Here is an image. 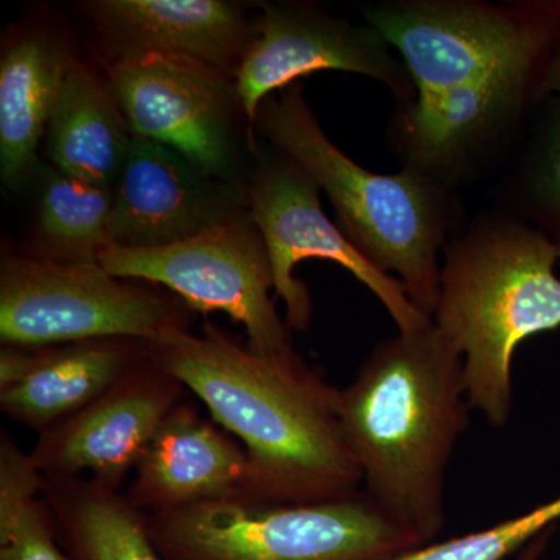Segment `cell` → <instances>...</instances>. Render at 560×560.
Segmentation results:
<instances>
[{
	"mask_svg": "<svg viewBox=\"0 0 560 560\" xmlns=\"http://www.w3.org/2000/svg\"><path fill=\"white\" fill-rule=\"evenodd\" d=\"M86 10L108 62L180 55L235 73L254 36L241 7L224 0H95Z\"/></svg>",
	"mask_w": 560,
	"mask_h": 560,
	"instance_id": "obj_16",
	"label": "cell"
},
{
	"mask_svg": "<svg viewBox=\"0 0 560 560\" xmlns=\"http://www.w3.org/2000/svg\"><path fill=\"white\" fill-rule=\"evenodd\" d=\"M114 189L95 186L57 168L40 190L32 256L65 264H97L110 246L108 224Z\"/></svg>",
	"mask_w": 560,
	"mask_h": 560,
	"instance_id": "obj_21",
	"label": "cell"
},
{
	"mask_svg": "<svg viewBox=\"0 0 560 560\" xmlns=\"http://www.w3.org/2000/svg\"><path fill=\"white\" fill-rule=\"evenodd\" d=\"M560 521V497L536 510L490 526V528L422 545L390 560H504L518 555L529 544L555 528Z\"/></svg>",
	"mask_w": 560,
	"mask_h": 560,
	"instance_id": "obj_23",
	"label": "cell"
},
{
	"mask_svg": "<svg viewBox=\"0 0 560 560\" xmlns=\"http://www.w3.org/2000/svg\"><path fill=\"white\" fill-rule=\"evenodd\" d=\"M127 499L138 510H176L250 499V464L241 442L180 400L162 420L132 471Z\"/></svg>",
	"mask_w": 560,
	"mask_h": 560,
	"instance_id": "obj_15",
	"label": "cell"
},
{
	"mask_svg": "<svg viewBox=\"0 0 560 560\" xmlns=\"http://www.w3.org/2000/svg\"><path fill=\"white\" fill-rule=\"evenodd\" d=\"M145 342L91 340L39 348L31 374L0 390V410L40 433L97 399L143 355Z\"/></svg>",
	"mask_w": 560,
	"mask_h": 560,
	"instance_id": "obj_17",
	"label": "cell"
},
{
	"mask_svg": "<svg viewBox=\"0 0 560 560\" xmlns=\"http://www.w3.org/2000/svg\"><path fill=\"white\" fill-rule=\"evenodd\" d=\"M186 390L154 361L147 345L143 355L97 399L38 433L33 463L46 478H88L120 490Z\"/></svg>",
	"mask_w": 560,
	"mask_h": 560,
	"instance_id": "obj_12",
	"label": "cell"
},
{
	"mask_svg": "<svg viewBox=\"0 0 560 560\" xmlns=\"http://www.w3.org/2000/svg\"><path fill=\"white\" fill-rule=\"evenodd\" d=\"M72 62L65 44L44 32L27 33L3 51L0 167L9 186H18L31 172Z\"/></svg>",
	"mask_w": 560,
	"mask_h": 560,
	"instance_id": "obj_18",
	"label": "cell"
},
{
	"mask_svg": "<svg viewBox=\"0 0 560 560\" xmlns=\"http://www.w3.org/2000/svg\"><path fill=\"white\" fill-rule=\"evenodd\" d=\"M541 79L506 75L455 90L416 95L404 106L394 139L407 168L445 184L540 105Z\"/></svg>",
	"mask_w": 560,
	"mask_h": 560,
	"instance_id": "obj_14",
	"label": "cell"
},
{
	"mask_svg": "<svg viewBox=\"0 0 560 560\" xmlns=\"http://www.w3.org/2000/svg\"><path fill=\"white\" fill-rule=\"evenodd\" d=\"M541 95L544 98H560V38L545 66L544 77H541Z\"/></svg>",
	"mask_w": 560,
	"mask_h": 560,
	"instance_id": "obj_27",
	"label": "cell"
},
{
	"mask_svg": "<svg viewBox=\"0 0 560 560\" xmlns=\"http://www.w3.org/2000/svg\"><path fill=\"white\" fill-rule=\"evenodd\" d=\"M235 70L238 106L253 128L261 103L320 70L359 73L386 84L405 105L416 101L410 73L371 25H353L318 7L265 3Z\"/></svg>",
	"mask_w": 560,
	"mask_h": 560,
	"instance_id": "obj_10",
	"label": "cell"
},
{
	"mask_svg": "<svg viewBox=\"0 0 560 560\" xmlns=\"http://www.w3.org/2000/svg\"><path fill=\"white\" fill-rule=\"evenodd\" d=\"M106 80L132 135L171 147L212 178L228 180L234 162L226 72L180 55L108 62Z\"/></svg>",
	"mask_w": 560,
	"mask_h": 560,
	"instance_id": "obj_11",
	"label": "cell"
},
{
	"mask_svg": "<svg viewBox=\"0 0 560 560\" xmlns=\"http://www.w3.org/2000/svg\"><path fill=\"white\" fill-rule=\"evenodd\" d=\"M444 253L431 319L463 355L471 410L504 429L515 350L560 327L558 248L526 221L490 217L453 238Z\"/></svg>",
	"mask_w": 560,
	"mask_h": 560,
	"instance_id": "obj_3",
	"label": "cell"
},
{
	"mask_svg": "<svg viewBox=\"0 0 560 560\" xmlns=\"http://www.w3.org/2000/svg\"><path fill=\"white\" fill-rule=\"evenodd\" d=\"M39 348L2 345L0 349V390L13 388L25 381L35 366Z\"/></svg>",
	"mask_w": 560,
	"mask_h": 560,
	"instance_id": "obj_26",
	"label": "cell"
},
{
	"mask_svg": "<svg viewBox=\"0 0 560 560\" xmlns=\"http://www.w3.org/2000/svg\"><path fill=\"white\" fill-rule=\"evenodd\" d=\"M44 475L33 463L31 453L0 431V528L11 525L43 495Z\"/></svg>",
	"mask_w": 560,
	"mask_h": 560,
	"instance_id": "obj_25",
	"label": "cell"
},
{
	"mask_svg": "<svg viewBox=\"0 0 560 560\" xmlns=\"http://www.w3.org/2000/svg\"><path fill=\"white\" fill-rule=\"evenodd\" d=\"M552 533H555V528L547 529L545 533H541L540 536H537L536 539L529 541V544L518 552L515 560H540L545 550L548 548V544H550Z\"/></svg>",
	"mask_w": 560,
	"mask_h": 560,
	"instance_id": "obj_28",
	"label": "cell"
},
{
	"mask_svg": "<svg viewBox=\"0 0 560 560\" xmlns=\"http://www.w3.org/2000/svg\"><path fill=\"white\" fill-rule=\"evenodd\" d=\"M151 357L248 453L250 499L320 503L363 490L340 419V393L296 350L261 353L213 324L176 331Z\"/></svg>",
	"mask_w": 560,
	"mask_h": 560,
	"instance_id": "obj_1",
	"label": "cell"
},
{
	"mask_svg": "<svg viewBox=\"0 0 560 560\" xmlns=\"http://www.w3.org/2000/svg\"><path fill=\"white\" fill-rule=\"evenodd\" d=\"M171 147L132 135L114 186L110 246L162 248L237 219L234 195Z\"/></svg>",
	"mask_w": 560,
	"mask_h": 560,
	"instance_id": "obj_13",
	"label": "cell"
},
{
	"mask_svg": "<svg viewBox=\"0 0 560 560\" xmlns=\"http://www.w3.org/2000/svg\"><path fill=\"white\" fill-rule=\"evenodd\" d=\"M147 517L165 560H390L422 547L363 490L320 503L212 501Z\"/></svg>",
	"mask_w": 560,
	"mask_h": 560,
	"instance_id": "obj_5",
	"label": "cell"
},
{
	"mask_svg": "<svg viewBox=\"0 0 560 560\" xmlns=\"http://www.w3.org/2000/svg\"><path fill=\"white\" fill-rule=\"evenodd\" d=\"M319 190L315 179L282 153L257 168L248 189L249 220L267 246L275 294L285 305L291 331L311 327V291L294 276L296 265L307 259L335 261L348 270L382 302L397 330L427 326L430 316L412 304L400 280L375 267L331 223L320 206Z\"/></svg>",
	"mask_w": 560,
	"mask_h": 560,
	"instance_id": "obj_9",
	"label": "cell"
},
{
	"mask_svg": "<svg viewBox=\"0 0 560 560\" xmlns=\"http://www.w3.org/2000/svg\"><path fill=\"white\" fill-rule=\"evenodd\" d=\"M556 248H558V256L560 260V242L556 243Z\"/></svg>",
	"mask_w": 560,
	"mask_h": 560,
	"instance_id": "obj_29",
	"label": "cell"
},
{
	"mask_svg": "<svg viewBox=\"0 0 560 560\" xmlns=\"http://www.w3.org/2000/svg\"><path fill=\"white\" fill-rule=\"evenodd\" d=\"M132 131L108 80L73 61L47 130V154L57 171L114 189Z\"/></svg>",
	"mask_w": 560,
	"mask_h": 560,
	"instance_id": "obj_19",
	"label": "cell"
},
{
	"mask_svg": "<svg viewBox=\"0 0 560 560\" xmlns=\"http://www.w3.org/2000/svg\"><path fill=\"white\" fill-rule=\"evenodd\" d=\"M0 560H72L43 497L11 525L0 528Z\"/></svg>",
	"mask_w": 560,
	"mask_h": 560,
	"instance_id": "obj_24",
	"label": "cell"
},
{
	"mask_svg": "<svg viewBox=\"0 0 560 560\" xmlns=\"http://www.w3.org/2000/svg\"><path fill=\"white\" fill-rule=\"evenodd\" d=\"M190 308L101 264L7 256L0 265L2 345L49 348L91 340L156 345L190 330Z\"/></svg>",
	"mask_w": 560,
	"mask_h": 560,
	"instance_id": "obj_7",
	"label": "cell"
},
{
	"mask_svg": "<svg viewBox=\"0 0 560 560\" xmlns=\"http://www.w3.org/2000/svg\"><path fill=\"white\" fill-rule=\"evenodd\" d=\"M98 264L116 278L165 287L191 312H223L242 324L261 353L294 350L271 291L267 246L250 220L224 221L189 241L151 249H103Z\"/></svg>",
	"mask_w": 560,
	"mask_h": 560,
	"instance_id": "obj_8",
	"label": "cell"
},
{
	"mask_svg": "<svg viewBox=\"0 0 560 560\" xmlns=\"http://www.w3.org/2000/svg\"><path fill=\"white\" fill-rule=\"evenodd\" d=\"M256 125L326 191L353 246L382 271L396 272L412 304L431 318L453 213L445 184L407 167L396 175L361 167L327 138L298 84L261 103Z\"/></svg>",
	"mask_w": 560,
	"mask_h": 560,
	"instance_id": "obj_4",
	"label": "cell"
},
{
	"mask_svg": "<svg viewBox=\"0 0 560 560\" xmlns=\"http://www.w3.org/2000/svg\"><path fill=\"white\" fill-rule=\"evenodd\" d=\"M43 500L72 560H165L151 539L147 512L125 492L88 478L44 477Z\"/></svg>",
	"mask_w": 560,
	"mask_h": 560,
	"instance_id": "obj_20",
	"label": "cell"
},
{
	"mask_svg": "<svg viewBox=\"0 0 560 560\" xmlns=\"http://www.w3.org/2000/svg\"><path fill=\"white\" fill-rule=\"evenodd\" d=\"M470 410L463 355L433 319L378 342L341 389L363 492L422 545L444 529L445 478Z\"/></svg>",
	"mask_w": 560,
	"mask_h": 560,
	"instance_id": "obj_2",
	"label": "cell"
},
{
	"mask_svg": "<svg viewBox=\"0 0 560 560\" xmlns=\"http://www.w3.org/2000/svg\"><path fill=\"white\" fill-rule=\"evenodd\" d=\"M528 153L515 180L518 212L552 242H560V98L547 97Z\"/></svg>",
	"mask_w": 560,
	"mask_h": 560,
	"instance_id": "obj_22",
	"label": "cell"
},
{
	"mask_svg": "<svg viewBox=\"0 0 560 560\" xmlns=\"http://www.w3.org/2000/svg\"><path fill=\"white\" fill-rule=\"evenodd\" d=\"M364 18L400 55L416 95L497 77L541 79L560 38V0H396L366 7Z\"/></svg>",
	"mask_w": 560,
	"mask_h": 560,
	"instance_id": "obj_6",
	"label": "cell"
}]
</instances>
